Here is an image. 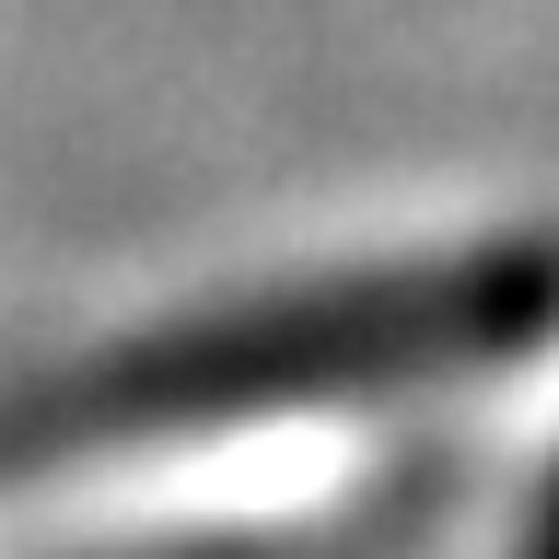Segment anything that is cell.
<instances>
[{"label":"cell","instance_id":"1","mask_svg":"<svg viewBox=\"0 0 559 559\" xmlns=\"http://www.w3.org/2000/svg\"><path fill=\"white\" fill-rule=\"evenodd\" d=\"M548 314V269H443V280H384L338 304L245 314L210 338H164L117 361L105 384L70 396V419H222V408H280V396H349V384L443 373L478 349L524 338Z\"/></svg>","mask_w":559,"mask_h":559}]
</instances>
